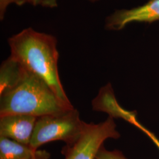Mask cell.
I'll return each mask as SVG.
<instances>
[{
	"label": "cell",
	"instance_id": "cell-1",
	"mask_svg": "<svg viewBox=\"0 0 159 159\" xmlns=\"http://www.w3.org/2000/svg\"><path fill=\"white\" fill-rule=\"evenodd\" d=\"M8 43L12 57L46 82L65 106L74 107L60 79L59 54L55 37L27 28L9 38Z\"/></svg>",
	"mask_w": 159,
	"mask_h": 159
},
{
	"label": "cell",
	"instance_id": "cell-2",
	"mask_svg": "<svg viewBox=\"0 0 159 159\" xmlns=\"http://www.w3.org/2000/svg\"><path fill=\"white\" fill-rule=\"evenodd\" d=\"M68 108H71L59 100L46 82L25 68L17 85L0 94V116L18 114L40 117Z\"/></svg>",
	"mask_w": 159,
	"mask_h": 159
},
{
	"label": "cell",
	"instance_id": "cell-3",
	"mask_svg": "<svg viewBox=\"0 0 159 159\" xmlns=\"http://www.w3.org/2000/svg\"><path fill=\"white\" fill-rule=\"evenodd\" d=\"M84 124L74 107L38 117L30 146L37 150L42 145L54 141L73 143L79 137Z\"/></svg>",
	"mask_w": 159,
	"mask_h": 159
},
{
	"label": "cell",
	"instance_id": "cell-4",
	"mask_svg": "<svg viewBox=\"0 0 159 159\" xmlns=\"http://www.w3.org/2000/svg\"><path fill=\"white\" fill-rule=\"evenodd\" d=\"M120 137V134L111 117L97 124L85 122L79 137L73 143L66 144L61 152L64 159H96L106 140Z\"/></svg>",
	"mask_w": 159,
	"mask_h": 159
},
{
	"label": "cell",
	"instance_id": "cell-5",
	"mask_svg": "<svg viewBox=\"0 0 159 159\" xmlns=\"http://www.w3.org/2000/svg\"><path fill=\"white\" fill-rule=\"evenodd\" d=\"M159 20V0H150L143 6L117 10L107 18L106 28L120 30L134 22L152 23Z\"/></svg>",
	"mask_w": 159,
	"mask_h": 159
},
{
	"label": "cell",
	"instance_id": "cell-6",
	"mask_svg": "<svg viewBox=\"0 0 159 159\" xmlns=\"http://www.w3.org/2000/svg\"><path fill=\"white\" fill-rule=\"evenodd\" d=\"M37 118L18 114L0 116V137L30 146Z\"/></svg>",
	"mask_w": 159,
	"mask_h": 159
},
{
	"label": "cell",
	"instance_id": "cell-7",
	"mask_svg": "<svg viewBox=\"0 0 159 159\" xmlns=\"http://www.w3.org/2000/svg\"><path fill=\"white\" fill-rule=\"evenodd\" d=\"M24 68L11 56L0 66V94L11 90L21 79Z\"/></svg>",
	"mask_w": 159,
	"mask_h": 159
},
{
	"label": "cell",
	"instance_id": "cell-8",
	"mask_svg": "<svg viewBox=\"0 0 159 159\" xmlns=\"http://www.w3.org/2000/svg\"><path fill=\"white\" fill-rule=\"evenodd\" d=\"M35 151L30 146L0 137V159H32Z\"/></svg>",
	"mask_w": 159,
	"mask_h": 159
},
{
	"label": "cell",
	"instance_id": "cell-9",
	"mask_svg": "<svg viewBox=\"0 0 159 159\" xmlns=\"http://www.w3.org/2000/svg\"><path fill=\"white\" fill-rule=\"evenodd\" d=\"M96 159H128L121 152L117 150H108L104 145L99 150Z\"/></svg>",
	"mask_w": 159,
	"mask_h": 159
},
{
	"label": "cell",
	"instance_id": "cell-10",
	"mask_svg": "<svg viewBox=\"0 0 159 159\" xmlns=\"http://www.w3.org/2000/svg\"><path fill=\"white\" fill-rule=\"evenodd\" d=\"M29 3V0H0V19L2 20L4 18L8 7L11 4L21 6Z\"/></svg>",
	"mask_w": 159,
	"mask_h": 159
},
{
	"label": "cell",
	"instance_id": "cell-11",
	"mask_svg": "<svg viewBox=\"0 0 159 159\" xmlns=\"http://www.w3.org/2000/svg\"><path fill=\"white\" fill-rule=\"evenodd\" d=\"M133 125H135L136 127L139 129L140 130L142 131L143 132L152 140V142L154 144H155V146L157 147L159 150V139L157 138V137L156 136L152 131L148 130V129L146 128L144 125H142L137 120V119L136 120L134 121Z\"/></svg>",
	"mask_w": 159,
	"mask_h": 159
},
{
	"label": "cell",
	"instance_id": "cell-12",
	"mask_svg": "<svg viewBox=\"0 0 159 159\" xmlns=\"http://www.w3.org/2000/svg\"><path fill=\"white\" fill-rule=\"evenodd\" d=\"M50 153L45 150H37L32 159H50Z\"/></svg>",
	"mask_w": 159,
	"mask_h": 159
},
{
	"label": "cell",
	"instance_id": "cell-13",
	"mask_svg": "<svg viewBox=\"0 0 159 159\" xmlns=\"http://www.w3.org/2000/svg\"><path fill=\"white\" fill-rule=\"evenodd\" d=\"M91 2H97L99 0H89ZM40 6L47 8H55L57 6V0H40Z\"/></svg>",
	"mask_w": 159,
	"mask_h": 159
},
{
	"label": "cell",
	"instance_id": "cell-14",
	"mask_svg": "<svg viewBox=\"0 0 159 159\" xmlns=\"http://www.w3.org/2000/svg\"><path fill=\"white\" fill-rule=\"evenodd\" d=\"M29 4L34 6H40V0H29Z\"/></svg>",
	"mask_w": 159,
	"mask_h": 159
}]
</instances>
